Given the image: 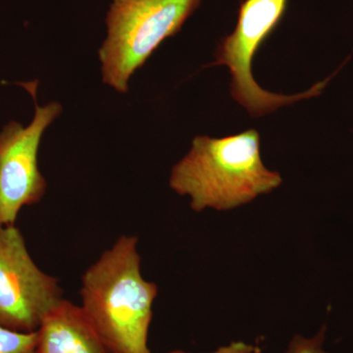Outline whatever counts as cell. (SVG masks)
<instances>
[{
  "mask_svg": "<svg viewBox=\"0 0 353 353\" xmlns=\"http://www.w3.org/2000/svg\"><path fill=\"white\" fill-rule=\"evenodd\" d=\"M61 299L57 279L34 263L20 230L0 228V327L34 333Z\"/></svg>",
  "mask_w": 353,
  "mask_h": 353,
  "instance_id": "obj_6",
  "label": "cell"
},
{
  "mask_svg": "<svg viewBox=\"0 0 353 353\" xmlns=\"http://www.w3.org/2000/svg\"><path fill=\"white\" fill-rule=\"evenodd\" d=\"M326 334V326H323L319 333L312 338H304L296 334L290 341L285 353H328L323 348Z\"/></svg>",
  "mask_w": 353,
  "mask_h": 353,
  "instance_id": "obj_9",
  "label": "cell"
},
{
  "mask_svg": "<svg viewBox=\"0 0 353 353\" xmlns=\"http://www.w3.org/2000/svg\"><path fill=\"white\" fill-rule=\"evenodd\" d=\"M34 99V119L27 127L11 121L0 132V228L13 226L21 209L39 203L48 183L39 168V150L48 127L59 117L57 101L39 106L38 81L22 83Z\"/></svg>",
  "mask_w": 353,
  "mask_h": 353,
  "instance_id": "obj_5",
  "label": "cell"
},
{
  "mask_svg": "<svg viewBox=\"0 0 353 353\" xmlns=\"http://www.w3.org/2000/svg\"><path fill=\"white\" fill-rule=\"evenodd\" d=\"M36 353H112L81 306L61 299L37 331Z\"/></svg>",
  "mask_w": 353,
  "mask_h": 353,
  "instance_id": "obj_7",
  "label": "cell"
},
{
  "mask_svg": "<svg viewBox=\"0 0 353 353\" xmlns=\"http://www.w3.org/2000/svg\"><path fill=\"white\" fill-rule=\"evenodd\" d=\"M138 238L121 236L82 278V307L112 353H152L148 334L157 285L141 274Z\"/></svg>",
  "mask_w": 353,
  "mask_h": 353,
  "instance_id": "obj_1",
  "label": "cell"
},
{
  "mask_svg": "<svg viewBox=\"0 0 353 353\" xmlns=\"http://www.w3.org/2000/svg\"><path fill=\"white\" fill-rule=\"evenodd\" d=\"M201 0H112L108 37L99 50L102 82L127 94L137 70L165 39L176 36Z\"/></svg>",
  "mask_w": 353,
  "mask_h": 353,
  "instance_id": "obj_3",
  "label": "cell"
},
{
  "mask_svg": "<svg viewBox=\"0 0 353 353\" xmlns=\"http://www.w3.org/2000/svg\"><path fill=\"white\" fill-rule=\"evenodd\" d=\"M288 0H245L239 10L234 32L225 37L209 66H227L231 73L230 92L234 101L253 118L262 117L283 106L310 99L321 92L328 80L301 94H274L260 87L252 75L253 58L284 16Z\"/></svg>",
  "mask_w": 353,
  "mask_h": 353,
  "instance_id": "obj_4",
  "label": "cell"
},
{
  "mask_svg": "<svg viewBox=\"0 0 353 353\" xmlns=\"http://www.w3.org/2000/svg\"><path fill=\"white\" fill-rule=\"evenodd\" d=\"M282 176L265 167L259 132L250 129L214 139L197 136L172 168L171 189L190 196L196 212L232 210L280 187Z\"/></svg>",
  "mask_w": 353,
  "mask_h": 353,
  "instance_id": "obj_2",
  "label": "cell"
},
{
  "mask_svg": "<svg viewBox=\"0 0 353 353\" xmlns=\"http://www.w3.org/2000/svg\"><path fill=\"white\" fill-rule=\"evenodd\" d=\"M37 332L20 333L0 327V353H36Z\"/></svg>",
  "mask_w": 353,
  "mask_h": 353,
  "instance_id": "obj_8",
  "label": "cell"
},
{
  "mask_svg": "<svg viewBox=\"0 0 353 353\" xmlns=\"http://www.w3.org/2000/svg\"><path fill=\"white\" fill-rule=\"evenodd\" d=\"M256 352V348L253 347L250 343H243V341H234V343H230V345H225V347H219L215 352L210 353H255ZM170 353H188L181 352H173Z\"/></svg>",
  "mask_w": 353,
  "mask_h": 353,
  "instance_id": "obj_10",
  "label": "cell"
}]
</instances>
